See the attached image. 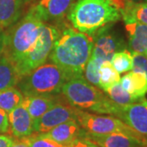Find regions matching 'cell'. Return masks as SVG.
Instances as JSON below:
<instances>
[{
  "label": "cell",
  "instance_id": "14",
  "mask_svg": "<svg viewBox=\"0 0 147 147\" xmlns=\"http://www.w3.org/2000/svg\"><path fill=\"white\" fill-rule=\"evenodd\" d=\"M7 115L9 129L13 137L17 139H21L34 133L33 119L22 104L10 111Z\"/></svg>",
  "mask_w": 147,
  "mask_h": 147
},
{
  "label": "cell",
  "instance_id": "24",
  "mask_svg": "<svg viewBox=\"0 0 147 147\" xmlns=\"http://www.w3.org/2000/svg\"><path fill=\"white\" fill-rule=\"evenodd\" d=\"M105 92L110 97V99H111L114 102H115L116 104L120 105H129L142 100V99H137L136 97L132 96L128 92H127L122 88L120 83L113 85L109 89L106 90Z\"/></svg>",
  "mask_w": 147,
  "mask_h": 147
},
{
  "label": "cell",
  "instance_id": "25",
  "mask_svg": "<svg viewBox=\"0 0 147 147\" xmlns=\"http://www.w3.org/2000/svg\"><path fill=\"white\" fill-rule=\"evenodd\" d=\"M102 62V61L92 55L84 69L85 79L97 88L99 86V70Z\"/></svg>",
  "mask_w": 147,
  "mask_h": 147
},
{
  "label": "cell",
  "instance_id": "34",
  "mask_svg": "<svg viewBox=\"0 0 147 147\" xmlns=\"http://www.w3.org/2000/svg\"><path fill=\"white\" fill-rule=\"evenodd\" d=\"M145 55H146V57H147V50H146V53H145Z\"/></svg>",
  "mask_w": 147,
  "mask_h": 147
},
{
  "label": "cell",
  "instance_id": "17",
  "mask_svg": "<svg viewBox=\"0 0 147 147\" xmlns=\"http://www.w3.org/2000/svg\"><path fill=\"white\" fill-rule=\"evenodd\" d=\"M27 0H0V30L4 31L21 18Z\"/></svg>",
  "mask_w": 147,
  "mask_h": 147
},
{
  "label": "cell",
  "instance_id": "28",
  "mask_svg": "<svg viewBox=\"0 0 147 147\" xmlns=\"http://www.w3.org/2000/svg\"><path fill=\"white\" fill-rule=\"evenodd\" d=\"M9 131V122L7 113L0 109V133H6Z\"/></svg>",
  "mask_w": 147,
  "mask_h": 147
},
{
  "label": "cell",
  "instance_id": "29",
  "mask_svg": "<svg viewBox=\"0 0 147 147\" xmlns=\"http://www.w3.org/2000/svg\"><path fill=\"white\" fill-rule=\"evenodd\" d=\"M86 134V133H85ZM69 147H99L93 142H92L88 138L85 137H81L78 140H76Z\"/></svg>",
  "mask_w": 147,
  "mask_h": 147
},
{
  "label": "cell",
  "instance_id": "33",
  "mask_svg": "<svg viewBox=\"0 0 147 147\" xmlns=\"http://www.w3.org/2000/svg\"><path fill=\"white\" fill-rule=\"evenodd\" d=\"M122 2L123 3V5L125 6L127 3H138L146 2V0H122Z\"/></svg>",
  "mask_w": 147,
  "mask_h": 147
},
{
  "label": "cell",
  "instance_id": "27",
  "mask_svg": "<svg viewBox=\"0 0 147 147\" xmlns=\"http://www.w3.org/2000/svg\"><path fill=\"white\" fill-rule=\"evenodd\" d=\"M133 57V71H141L147 76V57L145 54H131Z\"/></svg>",
  "mask_w": 147,
  "mask_h": 147
},
{
  "label": "cell",
  "instance_id": "15",
  "mask_svg": "<svg viewBox=\"0 0 147 147\" xmlns=\"http://www.w3.org/2000/svg\"><path fill=\"white\" fill-rule=\"evenodd\" d=\"M127 33L128 51L131 54H145L147 50V26L131 20H123Z\"/></svg>",
  "mask_w": 147,
  "mask_h": 147
},
{
  "label": "cell",
  "instance_id": "9",
  "mask_svg": "<svg viewBox=\"0 0 147 147\" xmlns=\"http://www.w3.org/2000/svg\"><path fill=\"white\" fill-rule=\"evenodd\" d=\"M77 112L78 109L68 103L63 96L39 119L34 121V132L42 134L62 123L69 120L77 121Z\"/></svg>",
  "mask_w": 147,
  "mask_h": 147
},
{
  "label": "cell",
  "instance_id": "31",
  "mask_svg": "<svg viewBox=\"0 0 147 147\" xmlns=\"http://www.w3.org/2000/svg\"><path fill=\"white\" fill-rule=\"evenodd\" d=\"M5 49V31L0 30V57L3 55Z\"/></svg>",
  "mask_w": 147,
  "mask_h": 147
},
{
  "label": "cell",
  "instance_id": "1",
  "mask_svg": "<svg viewBox=\"0 0 147 147\" xmlns=\"http://www.w3.org/2000/svg\"><path fill=\"white\" fill-rule=\"evenodd\" d=\"M93 37L66 26L61 30L50 53V61L62 69L68 79L81 77L93 48Z\"/></svg>",
  "mask_w": 147,
  "mask_h": 147
},
{
  "label": "cell",
  "instance_id": "6",
  "mask_svg": "<svg viewBox=\"0 0 147 147\" xmlns=\"http://www.w3.org/2000/svg\"><path fill=\"white\" fill-rule=\"evenodd\" d=\"M60 33L57 26L43 23L35 43L16 65L20 78L46 62Z\"/></svg>",
  "mask_w": 147,
  "mask_h": 147
},
{
  "label": "cell",
  "instance_id": "23",
  "mask_svg": "<svg viewBox=\"0 0 147 147\" xmlns=\"http://www.w3.org/2000/svg\"><path fill=\"white\" fill-rule=\"evenodd\" d=\"M110 62L119 74L128 72L133 67V57L127 49L115 53L110 59Z\"/></svg>",
  "mask_w": 147,
  "mask_h": 147
},
{
  "label": "cell",
  "instance_id": "36",
  "mask_svg": "<svg viewBox=\"0 0 147 147\" xmlns=\"http://www.w3.org/2000/svg\"><path fill=\"white\" fill-rule=\"evenodd\" d=\"M146 3H147V0H146Z\"/></svg>",
  "mask_w": 147,
  "mask_h": 147
},
{
  "label": "cell",
  "instance_id": "16",
  "mask_svg": "<svg viewBox=\"0 0 147 147\" xmlns=\"http://www.w3.org/2000/svg\"><path fill=\"white\" fill-rule=\"evenodd\" d=\"M62 98V95L30 96H24L21 104L26 107L34 123V121L39 119L44 113H46Z\"/></svg>",
  "mask_w": 147,
  "mask_h": 147
},
{
  "label": "cell",
  "instance_id": "4",
  "mask_svg": "<svg viewBox=\"0 0 147 147\" xmlns=\"http://www.w3.org/2000/svg\"><path fill=\"white\" fill-rule=\"evenodd\" d=\"M43 23L31 7L25 16L5 31L3 55L15 68L35 43Z\"/></svg>",
  "mask_w": 147,
  "mask_h": 147
},
{
  "label": "cell",
  "instance_id": "20",
  "mask_svg": "<svg viewBox=\"0 0 147 147\" xmlns=\"http://www.w3.org/2000/svg\"><path fill=\"white\" fill-rule=\"evenodd\" d=\"M120 79V74L114 68L110 61L101 63L99 70V88L105 92L113 85L119 83Z\"/></svg>",
  "mask_w": 147,
  "mask_h": 147
},
{
  "label": "cell",
  "instance_id": "13",
  "mask_svg": "<svg viewBox=\"0 0 147 147\" xmlns=\"http://www.w3.org/2000/svg\"><path fill=\"white\" fill-rule=\"evenodd\" d=\"M86 131L76 120H69L59 124L50 131L41 135L53 140L58 144L69 147L76 140L84 137Z\"/></svg>",
  "mask_w": 147,
  "mask_h": 147
},
{
  "label": "cell",
  "instance_id": "7",
  "mask_svg": "<svg viewBox=\"0 0 147 147\" xmlns=\"http://www.w3.org/2000/svg\"><path fill=\"white\" fill-rule=\"evenodd\" d=\"M77 122L84 131L91 135L125 133L137 137L142 136L114 116L97 115L78 109Z\"/></svg>",
  "mask_w": 147,
  "mask_h": 147
},
{
  "label": "cell",
  "instance_id": "2",
  "mask_svg": "<svg viewBox=\"0 0 147 147\" xmlns=\"http://www.w3.org/2000/svg\"><path fill=\"white\" fill-rule=\"evenodd\" d=\"M123 7L122 0H76L67 17L75 30L92 35L119 21Z\"/></svg>",
  "mask_w": 147,
  "mask_h": 147
},
{
  "label": "cell",
  "instance_id": "22",
  "mask_svg": "<svg viewBox=\"0 0 147 147\" xmlns=\"http://www.w3.org/2000/svg\"><path fill=\"white\" fill-rule=\"evenodd\" d=\"M24 96L21 91L16 88L0 90V109L3 110L7 114L21 105Z\"/></svg>",
  "mask_w": 147,
  "mask_h": 147
},
{
  "label": "cell",
  "instance_id": "19",
  "mask_svg": "<svg viewBox=\"0 0 147 147\" xmlns=\"http://www.w3.org/2000/svg\"><path fill=\"white\" fill-rule=\"evenodd\" d=\"M20 79L14 65L3 55L0 57V90L15 88Z\"/></svg>",
  "mask_w": 147,
  "mask_h": 147
},
{
  "label": "cell",
  "instance_id": "11",
  "mask_svg": "<svg viewBox=\"0 0 147 147\" xmlns=\"http://www.w3.org/2000/svg\"><path fill=\"white\" fill-rule=\"evenodd\" d=\"M85 137L99 147H147V137L144 136L125 133L91 135L86 132Z\"/></svg>",
  "mask_w": 147,
  "mask_h": 147
},
{
  "label": "cell",
  "instance_id": "18",
  "mask_svg": "<svg viewBox=\"0 0 147 147\" xmlns=\"http://www.w3.org/2000/svg\"><path fill=\"white\" fill-rule=\"evenodd\" d=\"M122 88L137 99H142L147 94V76L141 71L126 74L120 79Z\"/></svg>",
  "mask_w": 147,
  "mask_h": 147
},
{
  "label": "cell",
  "instance_id": "30",
  "mask_svg": "<svg viewBox=\"0 0 147 147\" xmlns=\"http://www.w3.org/2000/svg\"><path fill=\"white\" fill-rule=\"evenodd\" d=\"M12 142L13 139L11 137L0 135V147H10Z\"/></svg>",
  "mask_w": 147,
  "mask_h": 147
},
{
  "label": "cell",
  "instance_id": "35",
  "mask_svg": "<svg viewBox=\"0 0 147 147\" xmlns=\"http://www.w3.org/2000/svg\"><path fill=\"white\" fill-rule=\"evenodd\" d=\"M27 1H28V2H29V1H30V0H27Z\"/></svg>",
  "mask_w": 147,
  "mask_h": 147
},
{
  "label": "cell",
  "instance_id": "32",
  "mask_svg": "<svg viewBox=\"0 0 147 147\" xmlns=\"http://www.w3.org/2000/svg\"><path fill=\"white\" fill-rule=\"evenodd\" d=\"M10 147H28L22 142L20 139H16V140H13V142L11 143V145L10 146Z\"/></svg>",
  "mask_w": 147,
  "mask_h": 147
},
{
  "label": "cell",
  "instance_id": "10",
  "mask_svg": "<svg viewBox=\"0 0 147 147\" xmlns=\"http://www.w3.org/2000/svg\"><path fill=\"white\" fill-rule=\"evenodd\" d=\"M116 118L124 122L137 133L147 137V99L122 105Z\"/></svg>",
  "mask_w": 147,
  "mask_h": 147
},
{
  "label": "cell",
  "instance_id": "3",
  "mask_svg": "<svg viewBox=\"0 0 147 147\" xmlns=\"http://www.w3.org/2000/svg\"><path fill=\"white\" fill-rule=\"evenodd\" d=\"M61 95L70 105L82 110L115 117L122 105L116 104L99 88L88 83L84 76L65 82Z\"/></svg>",
  "mask_w": 147,
  "mask_h": 147
},
{
  "label": "cell",
  "instance_id": "8",
  "mask_svg": "<svg viewBox=\"0 0 147 147\" xmlns=\"http://www.w3.org/2000/svg\"><path fill=\"white\" fill-rule=\"evenodd\" d=\"M92 36L94 41L92 55L102 61H110L115 53L127 48L124 38L113 30L112 25L101 28Z\"/></svg>",
  "mask_w": 147,
  "mask_h": 147
},
{
  "label": "cell",
  "instance_id": "5",
  "mask_svg": "<svg viewBox=\"0 0 147 147\" xmlns=\"http://www.w3.org/2000/svg\"><path fill=\"white\" fill-rule=\"evenodd\" d=\"M68 80L57 65L45 62L21 77L16 86L24 96L59 95Z\"/></svg>",
  "mask_w": 147,
  "mask_h": 147
},
{
  "label": "cell",
  "instance_id": "12",
  "mask_svg": "<svg viewBox=\"0 0 147 147\" xmlns=\"http://www.w3.org/2000/svg\"><path fill=\"white\" fill-rule=\"evenodd\" d=\"M76 0H38L32 6L42 21H59L67 16Z\"/></svg>",
  "mask_w": 147,
  "mask_h": 147
},
{
  "label": "cell",
  "instance_id": "26",
  "mask_svg": "<svg viewBox=\"0 0 147 147\" xmlns=\"http://www.w3.org/2000/svg\"><path fill=\"white\" fill-rule=\"evenodd\" d=\"M28 147H65L41 134H32L30 136L20 139Z\"/></svg>",
  "mask_w": 147,
  "mask_h": 147
},
{
  "label": "cell",
  "instance_id": "21",
  "mask_svg": "<svg viewBox=\"0 0 147 147\" xmlns=\"http://www.w3.org/2000/svg\"><path fill=\"white\" fill-rule=\"evenodd\" d=\"M123 20H131L147 26V3H127L122 11Z\"/></svg>",
  "mask_w": 147,
  "mask_h": 147
}]
</instances>
